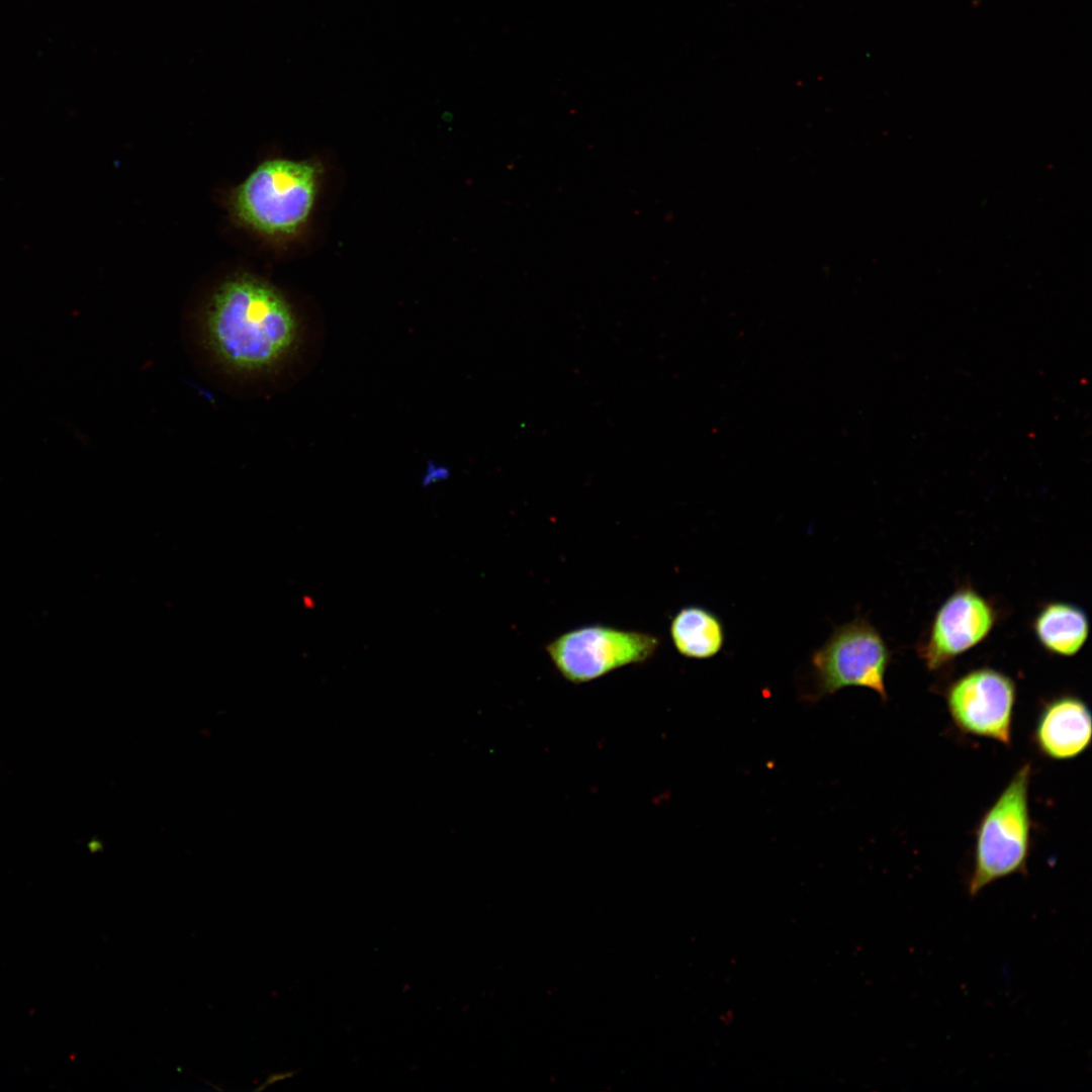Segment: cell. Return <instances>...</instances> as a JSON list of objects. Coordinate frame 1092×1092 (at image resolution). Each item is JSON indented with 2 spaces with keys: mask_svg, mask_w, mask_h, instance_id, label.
<instances>
[{
  "mask_svg": "<svg viewBox=\"0 0 1092 1092\" xmlns=\"http://www.w3.org/2000/svg\"><path fill=\"white\" fill-rule=\"evenodd\" d=\"M204 343L221 367L245 376L276 370L296 348L297 317L271 283L244 274L220 283L203 313Z\"/></svg>",
  "mask_w": 1092,
  "mask_h": 1092,
  "instance_id": "6da1fadb",
  "label": "cell"
},
{
  "mask_svg": "<svg viewBox=\"0 0 1092 1092\" xmlns=\"http://www.w3.org/2000/svg\"><path fill=\"white\" fill-rule=\"evenodd\" d=\"M320 168L307 161L271 159L259 164L232 192L236 219L268 238L297 234L313 207Z\"/></svg>",
  "mask_w": 1092,
  "mask_h": 1092,
  "instance_id": "7a4b0ae2",
  "label": "cell"
},
{
  "mask_svg": "<svg viewBox=\"0 0 1092 1092\" xmlns=\"http://www.w3.org/2000/svg\"><path fill=\"white\" fill-rule=\"evenodd\" d=\"M1031 774V764H1022L979 821L967 883L971 898L998 880L1027 872L1032 827L1028 800Z\"/></svg>",
  "mask_w": 1092,
  "mask_h": 1092,
  "instance_id": "3957f363",
  "label": "cell"
},
{
  "mask_svg": "<svg viewBox=\"0 0 1092 1092\" xmlns=\"http://www.w3.org/2000/svg\"><path fill=\"white\" fill-rule=\"evenodd\" d=\"M891 651L880 632L862 616L836 627L811 656L816 692L814 700L847 687L875 691L883 701L888 693L885 675Z\"/></svg>",
  "mask_w": 1092,
  "mask_h": 1092,
  "instance_id": "277c9868",
  "label": "cell"
},
{
  "mask_svg": "<svg viewBox=\"0 0 1092 1092\" xmlns=\"http://www.w3.org/2000/svg\"><path fill=\"white\" fill-rule=\"evenodd\" d=\"M659 642L649 633L587 625L562 633L545 649L565 679L581 684L650 659Z\"/></svg>",
  "mask_w": 1092,
  "mask_h": 1092,
  "instance_id": "5b68a950",
  "label": "cell"
},
{
  "mask_svg": "<svg viewBox=\"0 0 1092 1092\" xmlns=\"http://www.w3.org/2000/svg\"><path fill=\"white\" fill-rule=\"evenodd\" d=\"M944 696L959 730L1010 745L1017 689L1009 675L988 666L976 668L950 682Z\"/></svg>",
  "mask_w": 1092,
  "mask_h": 1092,
  "instance_id": "8992f818",
  "label": "cell"
},
{
  "mask_svg": "<svg viewBox=\"0 0 1092 1092\" xmlns=\"http://www.w3.org/2000/svg\"><path fill=\"white\" fill-rule=\"evenodd\" d=\"M996 620L989 600L970 585L962 586L941 604L917 653L928 670H939L984 641Z\"/></svg>",
  "mask_w": 1092,
  "mask_h": 1092,
  "instance_id": "52a82bcc",
  "label": "cell"
},
{
  "mask_svg": "<svg viewBox=\"0 0 1092 1092\" xmlns=\"http://www.w3.org/2000/svg\"><path fill=\"white\" fill-rule=\"evenodd\" d=\"M1039 753L1052 760H1071L1083 754L1092 740V713L1075 695H1060L1045 702L1032 733Z\"/></svg>",
  "mask_w": 1092,
  "mask_h": 1092,
  "instance_id": "ba28073f",
  "label": "cell"
},
{
  "mask_svg": "<svg viewBox=\"0 0 1092 1092\" xmlns=\"http://www.w3.org/2000/svg\"><path fill=\"white\" fill-rule=\"evenodd\" d=\"M1032 631L1039 645L1049 653L1070 657L1085 645L1090 622L1087 613L1067 602L1044 604L1032 621Z\"/></svg>",
  "mask_w": 1092,
  "mask_h": 1092,
  "instance_id": "9c48e42d",
  "label": "cell"
},
{
  "mask_svg": "<svg viewBox=\"0 0 1092 1092\" xmlns=\"http://www.w3.org/2000/svg\"><path fill=\"white\" fill-rule=\"evenodd\" d=\"M669 633L676 651L691 659L712 658L725 642V629L720 618L700 606L678 610L671 618Z\"/></svg>",
  "mask_w": 1092,
  "mask_h": 1092,
  "instance_id": "30bf717a",
  "label": "cell"
}]
</instances>
